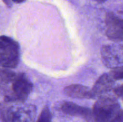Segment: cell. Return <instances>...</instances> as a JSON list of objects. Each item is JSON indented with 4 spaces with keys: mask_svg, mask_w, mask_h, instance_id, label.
<instances>
[{
    "mask_svg": "<svg viewBox=\"0 0 123 122\" xmlns=\"http://www.w3.org/2000/svg\"><path fill=\"white\" fill-rule=\"evenodd\" d=\"M25 0H12V1L15 2V3H22L24 2Z\"/></svg>",
    "mask_w": 123,
    "mask_h": 122,
    "instance_id": "cell-16",
    "label": "cell"
},
{
    "mask_svg": "<svg viewBox=\"0 0 123 122\" xmlns=\"http://www.w3.org/2000/svg\"><path fill=\"white\" fill-rule=\"evenodd\" d=\"M111 122H123V110H120Z\"/></svg>",
    "mask_w": 123,
    "mask_h": 122,
    "instance_id": "cell-14",
    "label": "cell"
},
{
    "mask_svg": "<svg viewBox=\"0 0 123 122\" xmlns=\"http://www.w3.org/2000/svg\"><path fill=\"white\" fill-rule=\"evenodd\" d=\"M115 94L123 101V84L117 86L114 89Z\"/></svg>",
    "mask_w": 123,
    "mask_h": 122,
    "instance_id": "cell-13",
    "label": "cell"
},
{
    "mask_svg": "<svg viewBox=\"0 0 123 122\" xmlns=\"http://www.w3.org/2000/svg\"><path fill=\"white\" fill-rule=\"evenodd\" d=\"M110 74L114 80H123V66H119L112 69Z\"/></svg>",
    "mask_w": 123,
    "mask_h": 122,
    "instance_id": "cell-12",
    "label": "cell"
},
{
    "mask_svg": "<svg viewBox=\"0 0 123 122\" xmlns=\"http://www.w3.org/2000/svg\"><path fill=\"white\" fill-rule=\"evenodd\" d=\"M120 110V104L117 99L105 94L101 96L93 106V121L111 122Z\"/></svg>",
    "mask_w": 123,
    "mask_h": 122,
    "instance_id": "cell-1",
    "label": "cell"
},
{
    "mask_svg": "<svg viewBox=\"0 0 123 122\" xmlns=\"http://www.w3.org/2000/svg\"><path fill=\"white\" fill-rule=\"evenodd\" d=\"M61 109L66 114L79 116L88 122L93 121L92 112L88 108L80 106L72 102H64L61 104Z\"/></svg>",
    "mask_w": 123,
    "mask_h": 122,
    "instance_id": "cell-6",
    "label": "cell"
},
{
    "mask_svg": "<svg viewBox=\"0 0 123 122\" xmlns=\"http://www.w3.org/2000/svg\"><path fill=\"white\" fill-rule=\"evenodd\" d=\"M64 92L68 96L78 99H94L91 89L82 84H74L66 86Z\"/></svg>",
    "mask_w": 123,
    "mask_h": 122,
    "instance_id": "cell-9",
    "label": "cell"
},
{
    "mask_svg": "<svg viewBox=\"0 0 123 122\" xmlns=\"http://www.w3.org/2000/svg\"><path fill=\"white\" fill-rule=\"evenodd\" d=\"M12 92L6 96L5 100L12 102H24L32 90V83L27 75L23 72L16 73L11 82Z\"/></svg>",
    "mask_w": 123,
    "mask_h": 122,
    "instance_id": "cell-3",
    "label": "cell"
},
{
    "mask_svg": "<svg viewBox=\"0 0 123 122\" xmlns=\"http://www.w3.org/2000/svg\"><path fill=\"white\" fill-rule=\"evenodd\" d=\"M37 122H52V116L48 106H45L41 112Z\"/></svg>",
    "mask_w": 123,
    "mask_h": 122,
    "instance_id": "cell-11",
    "label": "cell"
},
{
    "mask_svg": "<svg viewBox=\"0 0 123 122\" xmlns=\"http://www.w3.org/2000/svg\"><path fill=\"white\" fill-rule=\"evenodd\" d=\"M16 74V73L8 69H0V81L4 83H11Z\"/></svg>",
    "mask_w": 123,
    "mask_h": 122,
    "instance_id": "cell-10",
    "label": "cell"
},
{
    "mask_svg": "<svg viewBox=\"0 0 123 122\" xmlns=\"http://www.w3.org/2000/svg\"><path fill=\"white\" fill-rule=\"evenodd\" d=\"M36 114V106L31 104L11 107L2 112V122H34Z\"/></svg>",
    "mask_w": 123,
    "mask_h": 122,
    "instance_id": "cell-4",
    "label": "cell"
},
{
    "mask_svg": "<svg viewBox=\"0 0 123 122\" xmlns=\"http://www.w3.org/2000/svg\"><path fill=\"white\" fill-rule=\"evenodd\" d=\"M114 81L110 74H104L96 81L91 89L94 98L105 95L113 89Z\"/></svg>",
    "mask_w": 123,
    "mask_h": 122,
    "instance_id": "cell-7",
    "label": "cell"
},
{
    "mask_svg": "<svg viewBox=\"0 0 123 122\" xmlns=\"http://www.w3.org/2000/svg\"><path fill=\"white\" fill-rule=\"evenodd\" d=\"M102 58L104 64L110 68L119 67L122 63V59L118 51L111 45H104L101 50Z\"/></svg>",
    "mask_w": 123,
    "mask_h": 122,
    "instance_id": "cell-8",
    "label": "cell"
},
{
    "mask_svg": "<svg viewBox=\"0 0 123 122\" xmlns=\"http://www.w3.org/2000/svg\"><path fill=\"white\" fill-rule=\"evenodd\" d=\"M105 22L108 38L113 41L121 43L120 49L123 50V19L114 13H108Z\"/></svg>",
    "mask_w": 123,
    "mask_h": 122,
    "instance_id": "cell-5",
    "label": "cell"
},
{
    "mask_svg": "<svg viewBox=\"0 0 123 122\" xmlns=\"http://www.w3.org/2000/svg\"><path fill=\"white\" fill-rule=\"evenodd\" d=\"M4 3L7 5L8 7H11L12 6V0H3Z\"/></svg>",
    "mask_w": 123,
    "mask_h": 122,
    "instance_id": "cell-15",
    "label": "cell"
},
{
    "mask_svg": "<svg viewBox=\"0 0 123 122\" xmlns=\"http://www.w3.org/2000/svg\"><path fill=\"white\" fill-rule=\"evenodd\" d=\"M94 1H96V2H98V3H103V2H105L106 0H94Z\"/></svg>",
    "mask_w": 123,
    "mask_h": 122,
    "instance_id": "cell-17",
    "label": "cell"
},
{
    "mask_svg": "<svg viewBox=\"0 0 123 122\" xmlns=\"http://www.w3.org/2000/svg\"><path fill=\"white\" fill-rule=\"evenodd\" d=\"M19 61V47L16 41L6 36L0 37V66L16 68Z\"/></svg>",
    "mask_w": 123,
    "mask_h": 122,
    "instance_id": "cell-2",
    "label": "cell"
}]
</instances>
